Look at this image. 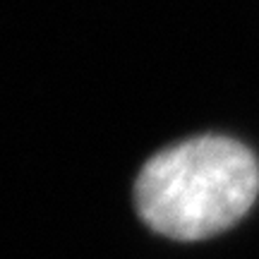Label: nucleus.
I'll return each mask as SVG.
<instances>
[{"mask_svg": "<svg viewBox=\"0 0 259 259\" xmlns=\"http://www.w3.org/2000/svg\"><path fill=\"white\" fill-rule=\"evenodd\" d=\"M259 194V163L250 149L202 135L158 151L135 180V206L149 228L170 240H204L228 231Z\"/></svg>", "mask_w": 259, "mask_h": 259, "instance_id": "1", "label": "nucleus"}]
</instances>
